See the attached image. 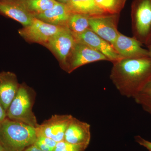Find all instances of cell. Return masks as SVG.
Wrapping results in <instances>:
<instances>
[{"instance_id":"cell-16","label":"cell","mask_w":151,"mask_h":151,"mask_svg":"<svg viewBox=\"0 0 151 151\" xmlns=\"http://www.w3.org/2000/svg\"><path fill=\"white\" fill-rule=\"evenodd\" d=\"M66 4L71 13L84 14L90 17L107 14L98 6L95 0H70Z\"/></svg>"},{"instance_id":"cell-8","label":"cell","mask_w":151,"mask_h":151,"mask_svg":"<svg viewBox=\"0 0 151 151\" xmlns=\"http://www.w3.org/2000/svg\"><path fill=\"white\" fill-rule=\"evenodd\" d=\"M102 60L109 61L102 53L86 45L76 41L68 59L67 71L70 73L82 65Z\"/></svg>"},{"instance_id":"cell-21","label":"cell","mask_w":151,"mask_h":151,"mask_svg":"<svg viewBox=\"0 0 151 151\" xmlns=\"http://www.w3.org/2000/svg\"><path fill=\"white\" fill-rule=\"evenodd\" d=\"M57 143V142L50 138L42 135H38L33 145L43 151H53Z\"/></svg>"},{"instance_id":"cell-23","label":"cell","mask_w":151,"mask_h":151,"mask_svg":"<svg viewBox=\"0 0 151 151\" xmlns=\"http://www.w3.org/2000/svg\"><path fill=\"white\" fill-rule=\"evenodd\" d=\"M136 142L139 145L145 148L149 151H151V142L147 140L142 137L140 136H137L135 137Z\"/></svg>"},{"instance_id":"cell-6","label":"cell","mask_w":151,"mask_h":151,"mask_svg":"<svg viewBox=\"0 0 151 151\" xmlns=\"http://www.w3.org/2000/svg\"><path fill=\"white\" fill-rule=\"evenodd\" d=\"M64 27L50 24L34 17L31 24L19 29V33L27 41L45 45Z\"/></svg>"},{"instance_id":"cell-2","label":"cell","mask_w":151,"mask_h":151,"mask_svg":"<svg viewBox=\"0 0 151 151\" xmlns=\"http://www.w3.org/2000/svg\"><path fill=\"white\" fill-rule=\"evenodd\" d=\"M34 127L6 118L0 123V142L5 151H24L35 142Z\"/></svg>"},{"instance_id":"cell-13","label":"cell","mask_w":151,"mask_h":151,"mask_svg":"<svg viewBox=\"0 0 151 151\" xmlns=\"http://www.w3.org/2000/svg\"><path fill=\"white\" fill-rule=\"evenodd\" d=\"M91 138L90 124L72 117L65 131L63 140L70 144L87 148Z\"/></svg>"},{"instance_id":"cell-9","label":"cell","mask_w":151,"mask_h":151,"mask_svg":"<svg viewBox=\"0 0 151 151\" xmlns=\"http://www.w3.org/2000/svg\"><path fill=\"white\" fill-rule=\"evenodd\" d=\"M73 116L55 115L36 128L37 135L45 136L57 142L64 140V135Z\"/></svg>"},{"instance_id":"cell-27","label":"cell","mask_w":151,"mask_h":151,"mask_svg":"<svg viewBox=\"0 0 151 151\" xmlns=\"http://www.w3.org/2000/svg\"><path fill=\"white\" fill-rule=\"evenodd\" d=\"M149 47V53H150V58L151 60V43Z\"/></svg>"},{"instance_id":"cell-14","label":"cell","mask_w":151,"mask_h":151,"mask_svg":"<svg viewBox=\"0 0 151 151\" xmlns=\"http://www.w3.org/2000/svg\"><path fill=\"white\" fill-rule=\"evenodd\" d=\"M17 75L10 71L0 73V104L6 112L19 87Z\"/></svg>"},{"instance_id":"cell-10","label":"cell","mask_w":151,"mask_h":151,"mask_svg":"<svg viewBox=\"0 0 151 151\" xmlns=\"http://www.w3.org/2000/svg\"><path fill=\"white\" fill-rule=\"evenodd\" d=\"M76 41L88 45L105 55L112 63L123 59L111 43L100 37L90 29L77 35H73Z\"/></svg>"},{"instance_id":"cell-4","label":"cell","mask_w":151,"mask_h":151,"mask_svg":"<svg viewBox=\"0 0 151 151\" xmlns=\"http://www.w3.org/2000/svg\"><path fill=\"white\" fill-rule=\"evenodd\" d=\"M132 24L134 37L149 46L151 43V0H134Z\"/></svg>"},{"instance_id":"cell-7","label":"cell","mask_w":151,"mask_h":151,"mask_svg":"<svg viewBox=\"0 0 151 151\" xmlns=\"http://www.w3.org/2000/svg\"><path fill=\"white\" fill-rule=\"evenodd\" d=\"M119 18V14H110L90 17L89 29L113 45L120 32L118 29Z\"/></svg>"},{"instance_id":"cell-17","label":"cell","mask_w":151,"mask_h":151,"mask_svg":"<svg viewBox=\"0 0 151 151\" xmlns=\"http://www.w3.org/2000/svg\"><path fill=\"white\" fill-rule=\"evenodd\" d=\"M90 17L84 14L71 13L68 21L66 27L73 35L81 34L89 28Z\"/></svg>"},{"instance_id":"cell-24","label":"cell","mask_w":151,"mask_h":151,"mask_svg":"<svg viewBox=\"0 0 151 151\" xmlns=\"http://www.w3.org/2000/svg\"><path fill=\"white\" fill-rule=\"evenodd\" d=\"M6 118V112L0 104V123L3 122Z\"/></svg>"},{"instance_id":"cell-22","label":"cell","mask_w":151,"mask_h":151,"mask_svg":"<svg viewBox=\"0 0 151 151\" xmlns=\"http://www.w3.org/2000/svg\"><path fill=\"white\" fill-rule=\"evenodd\" d=\"M86 148L84 146L73 145L63 140L57 143L53 151H85Z\"/></svg>"},{"instance_id":"cell-26","label":"cell","mask_w":151,"mask_h":151,"mask_svg":"<svg viewBox=\"0 0 151 151\" xmlns=\"http://www.w3.org/2000/svg\"><path fill=\"white\" fill-rule=\"evenodd\" d=\"M58 2L63 3V4H67L70 0H55Z\"/></svg>"},{"instance_id":"cell-18","label":"cell","mask_w":151,"mask_h":151,"mask_svg":"<svg viewBox=\"0 0 151 151\" xmlns=\"http://www.w3.org/2000/svg\"><path fill=\"white\" fill-rule=\"evenodd\" d=\"M33 15L50 9L57 3L55 0H20Z\"/></svg>"},{"instance_id":"cell-15","label":"cell","mask_w":151,"mask_h":151,"mask_svg":"<svg viewBox=\"0 0 151 151\" xmlns=\"http://www.w3.org/2000/svg\"><path fill=\"white\" fill-rule=\"evenodd\" d=\"M71 13L66 4L58 2L51 9L40 14L33 15L34 17L42 21L58 26L66 27Z\"/></svg>"},{"instance_id":"cell-28","label":"cell","mask_w":151,"mask_h":151,"mask_svg":"<svg viewBox=\"0 0 151 151\" xmlns=\"http://www.w3.org/2000/svg\"><path fill=\"white\" fill-rule=\"evenodd\" d=\"M0 151H5L2 145L1 144V142H0Z\"/></svg>"},{"instance_id":"cell-11","label":"cell","mask_w":151,"mask_h":151,"mask_svg":"<svg viewBox=\"0 0 151 151\" xmlns=\"http://www.w3.org/2000/svg\"><path fill=\"white\" fill-rule=\"evenodd\" d=\"M142 45L134 37H129L119 32L113 46L123 58L150 57L148 50L143 48Z\"/></svg>"},{"instance_id":"cell-3","label":"cell","mask_w":151,"mask_h":151,"mask_svg":"<svg viewBox=\"0 0 151 151\" xmlns=\"http://www.w3.org/2000/svg\"><path fill=\"white\" fill-rule=\"evenodd\" d=\"M25 84H20L15 97L6 111L8 119L36 128L38 126L32 108L33 96Z\"/></svg>"},{"instance_id":"cell-19","label":"cell","mask_w":151,"mask_h":151,"mask_svg":"<svg viewBox=\"0 0 151 151\" xmlns=\"http://www.w3.org/2000/svg\"><path fill=\"white\" fill-rule=\"evenodd\" d=\"M98 6L106 14H119L127 0H95Z\"/></svg>"},{"instance_id":"cell-5","label":"cell","mask_w":151,"mask_h":151,"mask_svg":"<svg viewBox=\"0 0 151 151\" xmlns=\"http://www.w3.org/2000/svg\"><path fill=\"white\" fill-rule=\"evenodd\" d=\"M76 40L66 27L56 34L44 45L57 57L60 65L67 71L68 63Z\"/></svg>"},{"instance_id":"cell-1","label":"cell","mask_w":151,"mask_h":151,"mask_svg":"<svg viewBox=\"0 0 151 151\" xmlns=\"http://www.w3.org/2000/svg\"><path fill=\"white\" fill-rule=\"evenodd\" d=\"M110 78L121 95L134 98L151 80L150 58H123L113 63Z\"/></svg>"},{"instance_id":"cell-12","label":"cell","mask_w":151,"mask_h":151,"mask_svg":"<svg viewBox=\"0 0 151 151\" xmlns=\"http://www.w3.org/2000/svg\"><path fill=\"white\" fill-rule=\"evenodd\" d=\"M0 14L16 21L24 27L31 24L34 17L20 0H0Z\"/></svg>"},{"instance_id":"cell-25","label":"cell","mask_w":151,"mask_h":151,"mask_svg":"<svg viewBox=\"0 0 151 151\" xmlns=\"http://www.w3.org/2000/svg\"><path fill=\"white\" fill-rule=\"evenodd\" d=\"M24 151H43L39 149L37 147H36L34 145H32L28 147L26 150Z\"/></svg>"},{"instance_id":"cell-20","label":"cell","mask_w":151,"mask_h":151,"mask_svg":"<svg viewBox=\"0 0 151 151\" xmlns=\"http://www.w3.org/2000/svg\"><path fill=\"white\" fill-rule=\"evenodd\" d=\"M134 99L145 111L151 114V80Z\"/></svg>"}]
</instances>
